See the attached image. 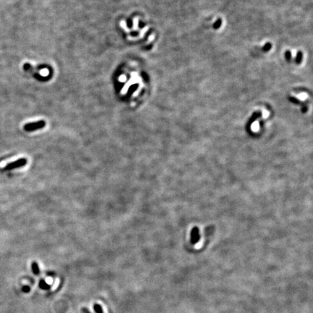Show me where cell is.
<instances>
[{
  "mask_svg": "<svg viewBox=\"0 0 313 313\" xmlns=\"http://www.w3.org/2000/svg\"><path fill=\"white\" fill-rule=\"evenodd\" d=\"M27 159L25 158H20L19 160H15V161L12 162V163H9L4 167L3 170L4 171H11V170L16 169V168H21V167L25 166L27 164Z\"/></svg>",
  "mask_w": 313,
  "mask_h": 313,
  "instance_id": "1",
  "label": "cell"
},
{
  "mask_svg": "<svg viewBox=\"0 0 313 313\" xmlns=\"http://www.w3.org/2000/svg\"><path fill=\"white\" fill-rule=\"evenodd\" d=\"M45 126V123L44 121H38L37 123H28L24 126V130L27 132H30V131H36V130L42 128Z\"/></svg>",
  "mask_w": 313,
  "mask_h": 313,
  "instance_id": "2",
  "label": "cell"
},
{
  "mask_svg": "<svg viewBox=\"0 0 313 313\" xmlns=\"http://www.w3.org/2000/svg\"><path fill=\"white\" fill-rule=\"evenodd\" d=\"M31 269H32V271H33V273L34 274V275H39L40 270H39V267H38V263L34 261L32 262Z\"/></svg>",
  "mask_w": 313,
  "mask_h": 313,
  "instance_id": "3",
  "label": "cell"
},
{
  "mask_svg": "<svg viewBox=\"0 0 313 313\" xmlns=\"http://www.w3.org/2000/svg\"><path fill=\"white\" fill-rule=\"evenodd\" d=\"M39 287L43 290H48L50 288L51 286L49 285L44 280H41L39 281Z\"/></svg>",
  "mask_w": 313,
  "mask_h": 313,
  "instance_id": "4",
  "label": "cell"
},
{
  "mask_svg": "<svg viewBox=\"0 0 313 313\" xmlns=\"http://www.w3.org/2000/svg\"><path fill=\"white\" fill-rule=\"evenodd\" d=\"M94 312H95L96 313H104L102 306L99 304H94Z\"/></svg>",
  "mask_w": 313,
  "mask_h": 313,
  "instance_id": "5",
  "label": "cell"
},
{
  "mask_svg": "<svg viewBox=\"0 0 313 313\" xmlns=\"http://www.w3.org/2000/svg\"><path fill=\"white\" fill-rule=\"evenodd\" d=\"M30 289V288L28 286H24L22 287V291L25 292V293H28V292H29Z\"/></svg>",
  "mask_w": 313,
  "mask_h": 313,
  "instance_id": "6",
  "label": "cell"
}]
</instances>
